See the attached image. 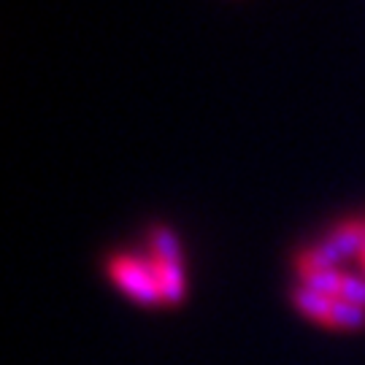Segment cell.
Listing matches in <instances>:
<instances>
[{
    "mask_svg": "<svg viewBox=\"0 0 365 365\" xmlns=\"http://www.w3.org/2000/svg\"><path fill=\"white\" fill-rule=\"evenodd\" d=\"M108 274H111V279H114L133 300H138V303H144V306L163 303L152 260H141V257H114L111 265H108Z\"/></svg>",
    "mask_w": 365,
    "mask_h": 365,
    "instance_id": "obj_1",
    "label": "cell"
},
{
    "mask_svg": "<svg viewBox=\"0 0 365 365\" xmlns=\"http://www.w3.org/2000/svg\"><path fill=\"white\" fill-rule=\"evenodd\" d=\"M363 244H365V222H344L339 225L333 233L325 238V244H322V252H325V257L333 265H339L344 257H349V255H360L363 252Z\"/></svg>",
    "mask_w": 365,
    "mask_h": 365,
    "instance_id": "obj_2",
    "label": "cell"
},
{
    "mask_svg": "<svg viewBox=\"0 0 365 365\" xmlns=\"http://www.w3.org/2000/svg\"><path fill=\"white\" fill-rule=\"evenodd\" d=\"M157 274V287L163 303H179L184 298V271L182 262H157L152 260Z\"/></svg>",
    "mask_w": 365,
    "mask_h": 365,
    "instance_id": "obj_3",
    "label": "cell"
},
{
    "mask_svg": "<svg viewBox=\"0 0 365 365\" xmlns=\"http://www.w3.org/2000/svg\"><path fill=\"white\" fill-rule=\"evenodd\" d=\"M292 300H295V306H298L300 314H306L309 319L319 322V325H327V314H330L333 298L319 295V292H314V289L298 287L295 289V295H292Z\"/></svg>",
    "mask_w": 365,
    "mask_h": 365,
    "instance_id": "obj_4",
    "label": "cell"
},
{
    "mask_svg": "<svg viewBox=\"0 0 365 365\" xmlns=\"http://www.w3.org/2000/svg\"><path fill=\"white\" fill-rule=\"evenodd\" d=\"M365 325V309L352 306L346 300H333L330 314H327V327H344V330H357Z\"/></svg>",
    "mask_w": 365,
    "mask_h": 365,
    "instance_id": "obj_5",
    "label": "cell"
},
{
    "mask_svg": "<svg viewBox=\"0 0 365 365\" xmlns=\"http://www.w3.org/2000/svg\"><path fill=\"white\" fill-rule=\"evenodd\" d=\"M152 260L157 262H182L179 241L168 227H157L152 230Z\"/></svg>",
    "mask_w": 365,
    "mask_h": 365,
    "instance_id": "obj_6",
    "label": "cell"
},
{
    "mask_svg": "<svg viewBox=\"0 0 365 365\" xmlns=\"http://www.w3.org/2000/svg\"><path fill=\"white\" fill-rule=\"evenodd\" d=\"M341 282H344V274H339L336 268L303 276V287L314 289V292H319V295H327V298H333V300H339V295H341Z\"/></svg>",
    "mask_w": 365,
    "mask_h": 365,
    "instance_id": "obj_7",
    "label": "cell"
},
{
    "mask_svg": "<svg viewBox=\"0 0 365 365\" xmlns=\"http://www.w3.org/2000/svg\"><path fill=\"white\" fill-rule=\"evenodd\" d=\"M330 268H336V265L327 260L322 249H312V252H303V255L298 257V271H300V276L317 274V271H330Z\"/></svg>",
    "mask_w": 365,
    "mask_h": 365,
    "instance_id": "obj_8",
    "label": "cell"
},
{
    "mask_svg": "<svg viewBox=\"0 0 365 365\" xmlns=\"http://www.w3.org/2000/svg\"><path fill=\"white\" fill-rule=\"evenodd\" d=\"M339 300H346V303H352V306L365 309V282L354 279V276H344Z\"/></svg>",
    "mask_w": 365,
    "mask_h": 365,
    "instance_id": "obj_9",
    "label": "cell"
},
{
    "mask_svg": "<svg viewBox=\"0 0 365 365\" xmlns=\"http://www.w3.org/2000/svg\"><path fill=\"white\" fill-rule=\"evenodd\" d=\"M360 257H363V262H365V244H363V252H360Z\"/></svg>",
    "mask_w": 365,
    "mask_h": 365,
    "instance_id": "obj_10",
    "label": "cell"
}]
</instances>
